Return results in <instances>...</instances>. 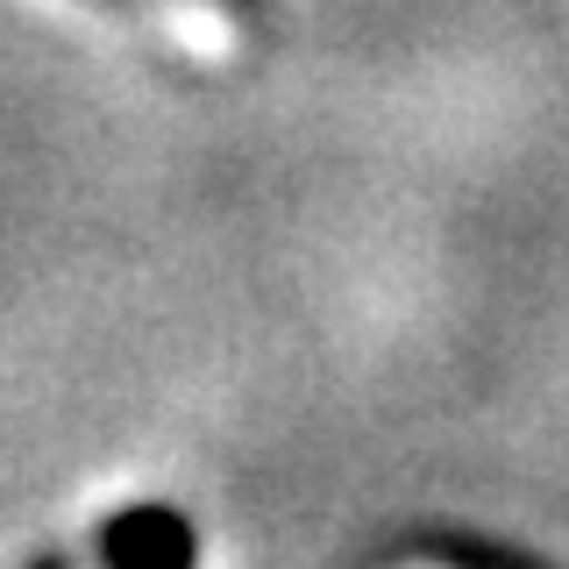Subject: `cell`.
<instances>
[{"label": "cell", "instance_id": "obj_1", "mask_svg": "<svg viewBox=\"0 0 569 569\" xmlns=\"http://www.w3.org/2000/svg\"><path fill=\"white\" fill-rule=\"evenodd\" d=\"M427 569H548V562L520 556V548H498V541H435Z\"/></svg>", "mask_w": 569, "mask_h": 569}, {"label": "cell", "instance_id": "obj_2", "mask_svg": "<svg viewBox=\"0 0 569 569\" xmlns=\"http://www.w3.org/2000/svg\"><path fill=\"white\" fill-rule=\"evenodd\" d=\"M100 8H121L129 22H164L171 8H207V14H228V22H257V0H100Z\"/></svg>", "mask_w": 569, "mask_h": 569}]
</instances>
